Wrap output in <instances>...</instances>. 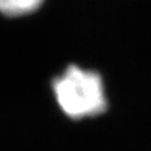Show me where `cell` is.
<instances>
[{"instance_id":"6da1fadb","label":"cell","mask_w":151,"mask_h":151,"mask_svg":"<svg viewBox=\"0 0 151 151\" xmlns=\"http://www.w3.org/2000/svg\"><path fill=\"white\" fill-rule=\"evenodd\" d=\"M52 86L60 110L69 119L100 116L108 108L102 77L96 70L70 64L53 79Z\"/></svg>"},{"instance_id":"7a4b0ae2","label":"cell","mask_w":151,"mask_h":151,"mask_svg":"<svg viewBox=\"0 0 151 151\" xmlns=\"http://www.w3.org/2000/svg\"><path fill=\"white\" fill-rule=\"evenodd\" d=\"M44 0H0V13L6 17H23L37 12Z\"/></svg>"}]
</instances>
